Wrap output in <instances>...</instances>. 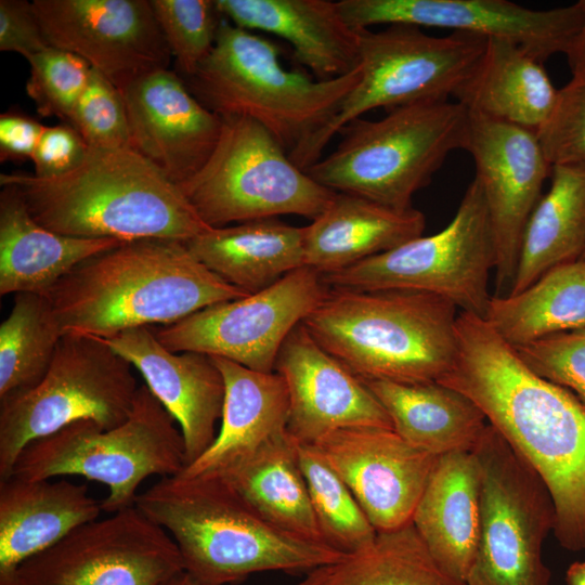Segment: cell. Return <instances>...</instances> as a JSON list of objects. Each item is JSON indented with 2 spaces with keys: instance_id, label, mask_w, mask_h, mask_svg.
Masks as SVG:
<instances>
[{
  "instance_id": "cell-20",
  "label": "cell",
  "mask_w": 585,
  "mask_h": 585,
  "mask_svg": "<svg viewBox=\"0 0 585 585\" xmlns=\"http://www.w3.org/2000/svg\"><path fill=\"white\" fill-rule=\"evenodd\" d=\"M119 91L131 147L178 186L194 177L218 143L222 118L169 68L147 73Z\"/></svg>"
},
{
  "instance_id": "cell-2",
  "label": "cell",
  "mask_w": 585,
  "mask_h": 585,
  "mask_svg": "<svg viewBox=\"0 0 585 585\" xmlns=\"http://www.w3.org/2000/svg\"><path fill=\"white\" fill-rule=\"evenodd\" d=\"M247 295L199 262L185 242L169 238L122 242L78 264L47 294L64 334L102 339Z\"/></svg>"
},
{
  "instance_id": "cell-41",
  "label": "cell",
  "mask_w": 585,
  "mask_h": 585,
  "mask_svg": "<svg viewBox=\"0 0 585 585\" xmlns=\"http://www.w3.org/2000/svg\"><path fill=\"white\" fill-rule=\"evenodd\" d=\"M536 135L551 166H585V70L558 89L552 112Z\"/></svg>"
},
{
  "instance_id": "cell-44",
  "label": "cell",
  "mask_w": 585,
  "mask_h": 585,
  "mask_svg": "<svg viewBox=\"0 0 585 585\" xmlns=\"http://www.w3.org/2000/svg\"><path fill=\"white\" fill-rule=\"evenodd\" d=\"M49 47L31 2L0 0V51L28 60Z\"/></svg>"
},
{
  "instance_id": "cell-33",
  "label": "cell",
  "mask_w": 585,
  "mask_h": 585,
  "mask_svg": "<svg viewBox=\"0 0 585 585\" xmlns=\"http://www.w3.org/2000/svg\"><path fill=\"white\" fill-rule=\"evenodd\" d=\"M550 185L525 225L510 294L547 271L580 260L585 250V166L556 165Z\"/></svg>"
},
{
  "instance_id": "cell-42",
  "label": "cell",
  "mask_w": 585,
  "mask_h": 585,
  "mask_svg": "<svg viewBox=\"0 0 585 585\" xmlns=\"http://www.w3.org/2000/svg\"><path fill=\"white\" fill-rule=\"evenodd\" d=\"M514 349L531 372L568 389L585 404V327Z\"/></svg>"
},
{
  "instance_id": "cell-32",
  "label": "cell",
  "mask_w": 585,
  "mask_h": 585,
  "mask_svg": "<svg viewBox=\"0 0 585 585\" xmlns=\"http://www.w3.org/2000/svg\"><path fill=\"white\" fill-rule=\"evenodd\" d=\"M218 477L275 529L325 545L299 464L297 441L287 430Z\"/></svg>"
},
{
  "instance_id": "cell-29",
  "label": "cell",
  "mask_w": 585,
  "mask_h": 585,
  "mask_svg": "<svg viewBox=\"0 0 585 585\" xmlns=\"http://www.w3.org/2000/svg\"><path fill=\"white\" fill-rule=\"evenodd\" d=\"M185 245L210 271L247 294L304 266L303 227L278 218L210 227Z\"/></svg>"
},
{
  "instance_id": "cell-22",
  "label": "cell",
  "mask_w": 585,
  "mask_h": 585,
  "mask_svg": "<svg viewBox=\"0 0 585 585\" xmlns=\"http://www.w3.org/2000/svg\"><path fill=\"white\" fill-rule=\"evenodd\" d=\"M103 340L140 372L150 391L179 424L185 467L195 461L216 439L223 412L224 379L212 358L172 352L151 327L130 328Z\"/></svg>"
},
{
  "instance_id": "cell-28",
  "label": "cell",
  "mask_w": 585,
  "mask_h": 585,
  "mask_svg": "<svg viewBox=\"0 0 585 585\" xmlns=\"http://www.w3.org/2000/svg\"><path fill=\"white\" fill-rule=\"evenodd\" d=\"M0 192V295H47L65 275L94 255L121 240L55 233L29 212L20 190Z\"/></svg>"
},
{
  "instance_id": "cell-1",
  "label": "cell",
  "mask_w": 585,
  "mask_h": 585,
  "mask_svg": "<svg viewBox=\"0 0 585 585\" xmlns=\"http://www.w3.org/2000/svg\"><path fill=\"white\" fill-rule=\"evenodd\" d=\"M455 330L456 355L438 382L480 407L546 485L559 544L585 550V404L531 372L484 317L459 312Z\"/></svg>"
},
{
  "instance_id": "cell-9",
  "label": "cell",
  "mask_w": 585,
  "mask_h": 585,
  "mask_svg": "<svg viewBox=\"0 0 585 585\" xmlns=\"http://www.w3.org/2000/svg\"><path fill=\"white\" fill-rule=\"evenodd\" d=\"M487 39L468 32L430 36L421 27L391 24L360 29V80L329 121L291 151L301 170L321 159L339 130L366 112L454 98L481 60Z\"/></svg>"
},
{
  "instance_id": "cell-47",
  "label": "cell",
  "mask_w": 585,
  "mask_h": 585,
  "mask_svg": "<svg viewBox=\"0 0 585 585\" xmlns=\"http://www.w3.org/2000/svg\"><path fill=\"white\" fill-rule=\"evenodd\" d=\"M324 576V568H317L307 574V576L295 585H317ZM159 585H203L192 577L184 570L168 577Z\"/></svg>"
},
{
  "instance_id": "cell-10",
  "label": "cell",
  "mask_w": 585,
  "mask_h": 585,
  "mask_svg": "<svg viewBox=\"0 0 585 585\" xmlns=\"http://www.w3.org/2000/svg\"><path fill=\"white\" fill-rule=\"evenodd\" d=\"M132 367L101 338L64 334L43 378L0 399V480L11 477L27 444L67 425L122 424L140 387Z\"/></svg>"
},
{
  "instance_id": "cell-35",
  "label": "cell",
  "mask_w": 585,
  "mask_h": 585,
  "mask_svg": "<svg viewBox=\"0 0 585 585\" xmlns=\"http://www.w3.org/2000/svg\"><path fill=\"white\" fill-rule=\"evenodd\" d=\"M324 571L317 585H466L443 569L413 523L377 532L367 548Z\"/></svg>"
},
{
  "instance_id": "cell-43",
  "label": "cell",
  "mask_w": 585,
  "mask_h": 585,
  "mask_svg": "<svg viewBox=\"0 0 585 585\" xmlns=\"http://www.w3.org/2000/svg\"><path fill=\"white\" fill-rule=\"evenodd\" d=\"M88 150V144L72 125L46 126L31 157L34 174L39 178L64 174L81 162Z\"/></svg>"
},
{
  "instance_id": "cell-13",
  "label": "cell",
  "mask_w": 585,
  "mask_h": 585,
  "mask_svg": "<svg viewBox=\"0 0 585 585\" xmlns=\"http://www.w3.org/2000/svg\"><path fill=\"white\" fill-rule=\"evenodd\" d=\"M472 452L481 467V530L466 585H550L542 548L555 508L546 485L490 424Z\"/></svg>"
},
{
  "instance_id": "cell-14",
  "label": "cell",
  "mask_w": 585,
  "mask_h": 585,
  "mask_svg": "<svg viewBox=\"0 0 585 585\" xmlns=\"http://www.w3.org/2000/svg\"><path fill=\"white\" fill-rule=\"evenodd\" d=\"M327 289L320 273L302 266L258 292L206 307L154 333L172 352H198L272 373L286 337Z\"/></svg>"
},
{
  "instance_id": "cell-39",
  "label": "cell",
  "mask_w": 585,
  "mask_h": 585,
  "mask_svg": "<svg viewBox=\"0 0 585 585\" xmlns=\"http://www.w3.org/2000/svg\"><path fill=\"white\" fill-rule=\"evenodd\" d=\"M26 92L42 117H57L68 123L83 92L91 66L81 57L54 48L30 56Z\"/></svg>"
},
{
  "instance_id": "cell-4",
  "label": "cell",
  "mask_w": 585,
  "mask_h": 585,
  "mask_svg": "<svg viewBox=\"0 0 585 585\" xmlns=\"http://www.w3.org/2000/svg\"><path fill=\"white\" fill-rule=\"evenodd\" d=\"M134 506L170 535L184 571L203 585L268 571L309 573L346 557L275 529L218 476L162 477Z\"/></svg>"
},
{
  "instance_id": "cell-15",
  "label": "cell",
  "mask_w": 585,
  "mask_h": 585,
  "mask_svg": "<svg viewBox=\"0 0 585 585\" xmlns=\"http://www.w3.org/2000/svg\"><path fill=\"white\" fill-rule=\"evenodd\" d=\"M110 515L25 560L10 585H159L184 570L170 535L135 506Z\"/></svg>"
},
{
  "instance_id": "cell-46",
  "label": "cell",
  "mask_w": 585,
  "mask_h": 585,
  "mask_svg": "<svg viewBox=\"0 0 585 585\" xmlns=\"http://www.w3.org/2000/svg\"><path fill=\"white\" fill-rule=\"evenodd\" d=\"M583 9L581 27L566 52L572 75L585 70V0H580Z\"/></svg>"
},
{
  "instance_id": "cell-37",
  "label": "cell",
  "mask_w": 585,
  "mask_h": 585,
  "mask_svg": "<svg viewBox=\"0 0 585 585\" xmlns=\"http://www.w3.org/2000/svg\"><path fill=\"white\" fill-rule=\"evenodd\" d=\"M297 451L324 544L344 556L367 548L377 531L351 490L313 444L297 441Z\"/></svg>"
},
{
  "instance_id": "cell-23",
  "label": "cell",
  "mask_w": 585,
  "mask_h": 585,
  "mask_svg": "<svg viewBox=\"0 0 585 585\" xmlns=\"http://www.w3.org/2000/svg\"><path fill=\"white\" fill-rule=\"evenodd\" d=\"M221 15L247 30L288 41L295 60L317 80L344 76L360 65V29L330 0H216Z\"/></svg>"
},
{
  "instance_id": "cell-36",
  "label": "cell",
  "mask_w": 585,
  "mask_h": 585,
  "mask_svg": "<svg viewBox=\"0 0 585 585\" xmlns=\"http://www.w3.org/2000/svg\"><path fill=\"white\" fill-rule=\"evenodd\" d=\"M64 333L47 295L21 292L0 325V399L36 386Z\"/></svg>"
},
{
  "instance_id": "cell-21",
  "label": "cell",
  "mask_w": 585,
  "mask_h": 585,
  "mask_svg": "<svg viewBox=\"0 0 585 585\" xmlns=\"http://www.w3.org/2000/svg\"><path fill=\"white\" fill-rule=\"evenodd\" d=\"M289 398L288 433L314 444L340 429H393L365 382L322 348L300 323L283 342L274 367Z\"/></svg>"
},
{
  "instance_id": "cell-45",
  "label": "cell",
  "mask_w": 585,
  "mask_h": 585,
  "mask_svg": "<svg viewBox=\"0 0 585 585\" xmlns=\"http://www.w3.org/2000/svg\"><path fill=\"white\" fill-rule=\"evenodd\" d=\"M46 126L17 110L0 115V159L23 161L30 159Z\"/></svg>"
},
{
  "instance_id": "cell-17",
  "label": "cell",
  "mask_w": 585,
  "mask_h": 585,
  "mask_svg": "<svg viewBox=\"0 0 585 585\" xmlns=\"http://www.w3.org/2000/svg\"><path fill=\"white\" fill-rule=\"evenodd\" d=\"M51 47L84 60L118 90L169 68L172 55L150 0H34Z\"/></svg>"
},
{
  "instance_id": "cell-38",
  "label": "cell",
  "mask_w": 585,
  "mask_h": 585,
  "mask_svg": "<svg viewBox=\"0 0 585 585\" xmlns=\"http://www.w3.org/2000/svg\"><path fill=\"white\" fill-rule=\"evenodd\" d=\"M152 10L183 78L193 75L212 50L223 16L216 0H150Z\"/></svg>"
},
{
  "instance_id": "cell-24",
  "label": "cell",
  "mask_w": 585,
  "mask_h": 585,
  "mask_svg": "<svg viewBox=\"0 0 585 585\" xmlns=\"http://www.w3.org/2000/svg\"><path fill=\"white\" fill-rule=\"evenodd\" d=\"M101 502L67 480H0V585L16 569L81 524L99 518Z\"/></svg>"
},
{
  "instance_id": "cell-30",
  "label": "cell",
  "mask_w": 585,
  "mask_h": 585,
  "mask_svg": "<svg viewBox=\"0 0 585 585\" xmlns=\"http://www.w3.org/2000/svg\"><path fill=\"white\" fill-rule=\"evenodd\" d=\"M557 94L544 63L514 42L492 38L454 99L471 113L537 132Z\"/></svg>"
},
{
  "instance_id": "cell-18",
  "label": "cell",
  "mask_w": 585,
  "mask_h": 585,
  "mask_svg": "<svg viewBox=\"0 0 585 585\" xmlns=\"http://www.w3.org/2000/svg\"><path fill=\"white\" fill-rule=\"evenodd\" d=\"M338 6L356 29L408 24L468 32L514 42L542 63L566 54L583 21L580 1L549 10L507 0H340Z\"/></svg>"
},
{
  "instance_id": "cell-25",
  "label": "cell",
  "mask_w": 585,
  "mask_h": 585,
  "mask_svg": "<svg viewBox=\"0 0 585 585\" xmlns=\"http://www.w3.org/2000/svg\"><path fill=\"white\" fill-rule=\"evenodd\" d=\"M211 358L225 386L221 426L206 452L180 472L184 477L220 476L287 430L288 391L277 373Z\"/></svg>"
},
{
  "instance_id": "cell-11",
  "label": "cell",
  "mask_w": 585,
  "mask_h": 585,
  "mask_svg": "<svg viewBox=\"0 0 585 585\" xmlns=\"http://www.w3.org/2000/svg\"><path fill=\"white\" fill-rule=\"evenodd\" d=\"M218 143L203 168L179 185L205 224L223 227L281 214L315 219L336 192L299 169L259 122L224 116Z\"/></svg>"
},
{
  "instance_id": "cell-34",
  "label": "cell",
  "mask_w": 585,
  "mask_h": 585,
  "mask_svg": "<svg viewBox=\"0 0 585 585\" xmlns=\"http://www.w3.org/2000/svg\"><path fill=\"white\" fill-rule=\"evenodd\" d=\"M484 318L514 348L585 327V260L552 268L519 292L492 295Z\"/></svg>"
},
{
  "instance_id": "cell-40",
  "label": "cell",
  "mask_w": 585,
  "mask_h": 585,
  "mask_svg": "<svg viewBox=\"0 0 585 585\" xmlns=\"http://www.w3.org/2000/svg\"><path fill=\"white\" fill-rule=\"evenodd\" d=\"M68 123L78 131L89 147H131L121 92L93 68Z\"/></svg>"
},
{
  "instance_id": "cell-49",
  "label": "cell",
  "mask_w": 585,
  "mask_h": 585,
  "mask_svg": "<svg viewBox=\"0 0 585 585\" xmlns=\"http://www.w3.org/2000/svg\"><path fill=\"white\" fill-rule=\"evenodd\" d=\"M581 259L585 260V250H584V253H583Z\"/></svg>"
},
{
  "instance_id": "cell-5",
  "label": "cell",
  "mask_w": 585,
  "mask_h": 585,
  "mask_svg": "<svg viewBox=\"0 0 585 585\" xmlns=\"http://www.w3.org/2000/svg\"><path fill=\"white\" fill-rule=\"evenodd\" d=\"M458 313L429 292L328 287L302 324L362 380L415 384L438 381L451 367Z\"/></svg>"
},
{
  "instance_id": "cell-3",
  "label": "cell",
  "mask_w": 585,
  "mask_h": 585,
  "mask_svg": "<svg viewBox=\"0 0 585 585\" xmlns=\"http://www.w3.org/2000/svg\"><path fill=\"white\" fill-rule=\"evenodd\" d=\"M5 184L20 190L41 225L63 235L187 242L210 229L180 187L132 147H89L64 174L1 173Z\"/></svg>"
},
{
  "instance_id": "cell-16",
  "label": "cell",
  "mask_w": 585,
  "mask_h": 585,
  "mask_svg": "<svg viewBox=\"0 0 585 585\" xmlns=\"http://www.w3.org/2000/svg\"><path fill=\"white\" fill-rule=\"evenodd\" d=\"M463 150L473 159L494 236V296H506L515 282L525 225L552 166L536 132L471 112Z\"/></svg>"
},
{
  "instance_id": "cell-31",
  "label": "cell",
  "mask_w": 585,
  "mask_h": 585,
  "mask_svg": "<svg viewBox=\"0 0 585 585\" xmlns=\"http://www.w3.org/2000/svg\"><path fill=\"white\" fill-rule=\"evenodd\" d=\"M363 381L389 415L393 430L435 456L472 452L489 425L469 398L438 381Z\"/></svg>"
},
{
  "instance_id": "cell-19",
  "label": "cell",
  "mask_w": 585,
  "mask_h": 585,
  "mask_svg": "<svg viewBox=\"0 0 585 585\" xmlns=\"http://www.w3.org/2000/svg\"><path fill=\"white\" fill-rule=\"evenodd\" d=\"M353 493L377 532L412 523L438 457L393 429L353 427L313 444Z\"/></svg>"
},
{
  "instance_id": "cell-8",
  "label": "cell",
  "mask_w": 585,
  "mask_h": 585,
  "mask_svg": "<svg viewBox=\"0 0 585 585\" xmlns=\"http://www.w3.org/2000/svg\"><path fill=\"white\" fill-rule=\"evenodd\" d=\"M176 419L150 391L139 387L129 417L104 429L78 420L27 444L11 476L47 480L81 476L107 486L102 511L134 506L140 484L153 474L176 476L185 467V448Z\"/></svg>"
},
{
  "instance_id": "cell-48",
  "label": "cell",
  "mask_w": 585,
  "mask_h": 585,
  "mask_svg": "<svg viewBox=\"0 0 585 585\" xmlns=\"http://www.w3.org/2000/svg\"><path fill=\"white\" fill-rule=\"evenodd\" d=\"M566 581L568 585H585V561H576L567 570Z\"/></svg>"
},
{
  "instance_id": "cell-12",
  "label": "cell",
  "mask_w": 585,
  "mask_h": 585,
  "mask_svg": "<svg viewBox=\"0 0 585 585\" xmlns=\"http://www.w3.org/2000/svg\"><path fill=\"white\" fill-rule=\"evenodd\" d=\"M496 250L480 183L468 185L451 222L440 232L411 239L336 273L328 287L355 290L408 289L438 295L459 312L485 316Z\"/></svg>"
},
{
  "instance_id": "cell-26",
  "label": "cell",
  "mask_w": 585,
  "mask_h": 585,
  "mask_svg": "<svg viewBox=\"0 0 585 585\" xmlns=\"http://www.w3.org/2000/svg\"><path fill=\"white\" fill-rule=\"evenodd\" d=\"M482 477L473 452L438 457L412 523L437 559L466 583L481 530Z\"/></svg>"
},
{
  "instance_id": "cell-27",
  "label": "cell",
  "mask_w": 585,
  "mask_h": 585,
  "mask_svg": "<svg viewBox=\"0 0 585 585\" xmlns=\"http://www.w3.org/2000/svg\"><path fill=\"white\" fill-rule=\"evenodd\" d=\"M425 214L337 193L325 210L303 226L304 266L336 273L422 235Z\"/></svg>"
},
{
  "instance_id": "cell-7",
  "label": "cell",
  "mask_w": 585,
  "mask_h": 585,
  "mask_svg": "<svg viewBox=\"0 0 585 585\" xmlns=\"http://www.w3.org/2000/svg\"><path fill=\"white\" fill-rule=\"evenodd\" d=\"M469 110L457 101L419 102L344 125L337 147L304 171L321 185L405 210L446 157L464 148Z\"/></svg>"
},
{
  "instance_id": "cell-6",
  "label": "cell",
  "mask_w": 585,
  "mask_h": 585,
  "mask_svg": "<svg viewBox=\"0 0 585 585\" xmlns=\"http://www.w3.org/2000/svg\"><path fill=\"white\" fill-rule=\"evenodd\" d=\"M280 47L223 17L214 46L184 81L220 117L242 116L263 126L289 154L336 114L360 80V67L313 80L280 62Z\"/></svg>"
}]
</instances>
